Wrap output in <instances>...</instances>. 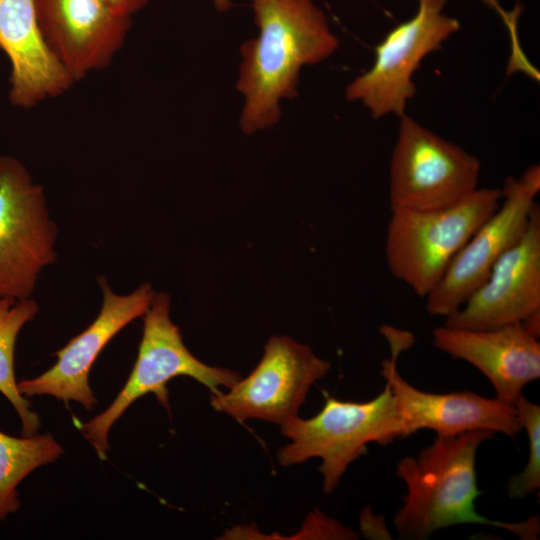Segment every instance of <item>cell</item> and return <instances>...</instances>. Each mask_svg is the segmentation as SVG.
<instances>
[{"mask_svg":"<svg viewBox=\"0 0 540 540\" xmlns=\"http://www.w3.org/2000/svg\"><path fill=\"white\" fill-rule=\"evenodd\" d=\"M258 35L240 46L237 91L244 103L239 126L254 134L276 125L280 102L298 96L300 71L328 59L339 47L312 0H251Z\"/></svg>","mask_w":540,"mask_h":540,"instance_id":"1","label":"cell"},{"mask_svg":"<svg viewBox=\"0 0 540 540\" xmlns=\"http://www.w3.org/2000/svg\"><path fill=\"white\" fill-rule=\"evenodd\" d=\"M489 430L437 435L416 456H405L396 475L407 493L394 516L399 538L427 539L437 530L460 524L498 527L524 540L538 538L540 521L531 516L521 522H502L479 514L475 500L483 493L477 485L476 454L480 445L494 438Z\"/></svg>","mask_w":540,"mask_h":540,"instance_id":"2","label":"cell"},{"mask_svg":"<svg viewBox=\"0 0 540 540\" xmlns=\"http://www.w3.org/2000/svg\"><path fill=\"white\" fill-rule=\"evenodd\" d=\"M289 439L277 453L281 466L321 459L319 471L323 491H334L348 466L367 454V445H387L404 438V426L395 397L386 383L374 398L364 402L343 401L326 396L313 417L299 416L281 426Z\"/></svg>","mask_w":540,"mask_h":540,"instance_id":"3","label":"cell"},{"mask_svg":"<svg viewBox=\"0 0 540 540\" xmlns=\"http://www.w3.org/2000/svg\"><path fill=\"white\" fill-rule=\"evenodd\" d=\"M501 198V188H477L448 207L391 210L385 240L391 274L425 298Z\"/></svg>","mask_w":540,"mask_h":540,"instance_id":"4","label":"cell"},{"mask_svg":"<svg viewBox=\"0 0 540 540\" xmlns=\"http://www.w3.org/2000/svg\"><path fill=\"white\" fill-rule=\"evenodd\" d=\"M170 309L169 294L155 292L142 316L138 355L124 387L102 413L81 426L82 434L101 459L109 449L111 427L138 398L153 393L169 411L167 384L175 377H191L212 394L220 392L221 386L230 388L241 378L234 370L210 366L197 359L185 346L179 327L172 322Z\"/></svg>","mask_w":540,"mask_h":540,"instance_id":"5","label":"cell"},{"mask_svg":"<svg viewBox=\"0 0 540 540\" xmlns=\"http://www.w3.org/2000/svg\"><path fill=\"white\" fill-rule=\"evenodd\" d=\"M57 236L43 186L19 159L0 155V299L32 298L41 272L56 262Z\"/></svg>","mask_w":540,"mask_h":540,"instance_id":"6","label":"cell"},{"mask_svg":"<svg viewBox=\"0 0 540 540\" xmlns=\"http://www.w3.org/2000/svg\"><path fill=\"white\" fill-rule=\"evenodd\" d=\"M480 169L477 157L404 114L390 161V208L453 205L478 188Z\"/></svg>","mask_w":540,"mask_h":540,"instance_id":"7","label":"cell"},{"mask_svg":"<svg viewBox=\"0 0 540 540\" xmlns=\"http://www.w3.org/2000/svg\"><path fill=\"white\" fill-rule=\"evenodd\" d=\"M447 0H418L416 14L390 30L375 46V58L365 73L345 88L348 101L362 103L378 119L401 117L416 93L414 72L430 53L440 50L460 29L459 21L443 13Z\"/></svg>","mask_w":540,"mask_h":540,"instance_id":"8","label":"cell"},{"mask_svg":"<svg viewBox=\"0 0 540 540\" xmlns=\"http://www.w3.org/2000/svg\"><path fill=\"white\" fill-rule=\"evenodd\" d=\"M330 367L309 346L273 336L253 371L228 392L212 394L211 405L239 422L259 419L282 426L298 417L310 388Z\"/></svg>","mask_w":540,"mask_h":540,"instance_id":"9","label":"cell"},{"mask_svg":"<svg viewBox=\"0 0 540 540\" xmlns=\"http://www.w3.org/2000/svg\"><path fill=\"white\" fill-rule=\"evenodd\" d=\"M540 190L539 165L505 180L501 202L457 253L425 297L430 315L447 318L487 279L493 265L524 233Z\"/></svg>","mask_w":540,"mask_h":540,"instance_id":"10","label":"cell"},{"mask_svg":"<svg viewBox=\"0 0 540 540\" xmlns=\"http://www.w3.org/2000/svg\"><path fill=\"white\" fill-rule=\"evenodd\" d=\"M380 330L391 350L390 358L382 362L381 374L395 397L405 437L421 429H431L437 435L489 430L511 438L522 431L515 408L497 398L472 391L433 393L412 386L399 374L397 359L414 343L413 335L388 325Z\"/></svg>","mask_w":540,"mask_h":540,"instance_id":"11","label":"cell"},{"mask_svg":"<svg viewBox=\"0 0 540 540\" xmlns=\"http://www.w3.org/2000/svg\"><path fill=\"white\" fill-rule=\"evenodd\" d=\"M97 280L103 297L97 317L55 353L57 361L51 368L18 383L23 396L50 395L66 405L69 401L79 402L87 410L97 404L88 381L95 360L113 337L145 314L155 295L149 283L128 294H118L105 277Z\"/></svg>","mask_w":540,"mask_h":540,"instance_id":"12","label":"cell"},{"mask_svg":"<svg viewBox=\"0 0 540 540\" xmlns=\"http://www.w3.org/2000/svg\"><path fill=\"white\" fill-rule=\"evenodd\" d=\"M540 311V209L533 208L520 239L493 265L487 279L445 325L490 329L522 323Z\"/></svg>","mask_w":540,"mask_h":540,"instance_id":"13","label":"cell"},{"mask_svg":"<svg viewBox=\"0 0 540 540\" xmlns=\"http://www.w3.org/2000/svg\"><path fill=\"white\" fill-rule=\"evenodd\" d=\"M35 8L47 46L73 82L107 67L132 23L102 0H35Z\"/></svg>","mask_w":540,"mask_h":540,"instance_id":"14","label":"cell"},{"mask_svg":"<svg viewBox=\"0 0 540 540\" xmlns=\"http://www.w3.org/2000/svg\"><path fill=\"white\" fill-rule=\"evenodd\" d=\"M436 348L477 368L499 401L513 406L523 388L540 377V343L522 323L490 329L446 325L432 332Z\"/></svg>","mask_w":540,"mask_h":540,"instance_id":"15","label":"cell"},{"mask_svg":"<svg viewBox=\"0 0 540 540\" xmlns=\"http://www.w3.org/2000/svg\"><path fill=\"white\" fill-rule=\"evenodd\" d=\"M0 49L10 62V103L30 109L74 83L47 46L35 0H0Z\"/></svg>","mask_w":540,"mask_h":540,"instance_id":"16","label":"cell"},{"mask_svg":"<svg viewBox=\"0 0 540 540\" xmlns=\"http://www.w3.org/2000/svg\"><path fill=\"white\" fill-rule=\"evenodd\" d=\"M63 452L49 433L18 438L0 431V521L20 508L19 483L35 469L55 462Z\"/></svg>","mask_w":540,"mask_h":540,"instance_id":"17","label":"cell"},{"mask_svg":"<svg viewBox=\"0 0 540 540\" xmlns=\"http://www.w3.org/2000/svg\"><path fill=\"white\" fill-rule=\"evenodd\" d=\"M38 311V303L33 298L0 299V392L16 410L21 420L23 436L38 434L40 419L18 389L14 372V352L20 331L35 318Z\"/></svg>","mask_w":540,"mask_h":540,"instance_id":"18","label":"cell"},{"mask_svg":"<svg viewBox=\"0 0 540 540\" xmlns=\"http://www.w3.org/2000/svg\"><path fill=\"white\" fill-rule=\"evenodd\" d=\"M514 408L528 436L529 456L523 471L510 479L507 491L510 498H524L540 488V407L522 394Z\"/></svg>","mask_w":540,"mask_h":540,"instance_id":"19","label":"cell"},{"mask_svg":"<svg viewBox=\"0 0 540 540\" xmlns=\"http://www.w3.org/2000/svg\"><path fill=\"white\" fill-rule=\"evenodd\" d=\"M110 9L119 15L131 18L133 14L145 7L150 0H102Z\"/></svg>","mask_w":540,"mask_h":540,"instance_id":"20","label":"cell"},{"mask_svg":"<svg viewBox=\"0 0 540 540\" xmlns=\"http://www.w3.org/2000/svg\"><path fill=\"white\" fill-rule=\"evenodd\" d=\"M216 9L220 12H226L232 6L230 0H213Z\"/></svg>","mask_w":540,"mask_h":540,"instance_id":"21","label":"cell"}]
</instances>
